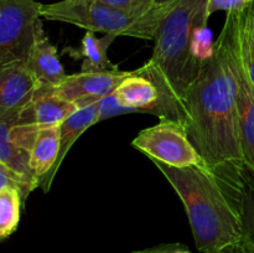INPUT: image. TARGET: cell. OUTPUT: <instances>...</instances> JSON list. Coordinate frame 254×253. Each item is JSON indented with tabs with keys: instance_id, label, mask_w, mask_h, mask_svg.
<instances>
[{
	"instance_id": "obj_24",
	"label": "cell",
	"mask_w": 254,
	"mask_h": 253,
	"mask_svg": "<svg viewBox=\"0 0 254 253\" xmlns=\"http://www.w3.org/2000/svg\"><path fill=\"white\" fill-rule=\"evenodd\" d=\"M179 243H169V245H159V246H154V247L150 248H145V250H140V251H134L131 253H168L170 252L171 250L178 246Z\"/></svg>"
},
{
	"instance_id": "obj_9",
	"label": "cell",
	"mask_w": 254,
	"mask_h": 253,
	"mask_svg": "<svg viewBox=\"0 0 254 253\" xmlns=\"http://www.w3.org/2000/svg\"><path fill=\"white\" fill-rule=\"evenodd\" d=\"M129 74V71L112 69V71L84 72L67 74L64 81L54 92L62 98L72 102L77 107L88 106L103 101L111 96L121 82Z\"/></svg>"
},
{
	"instance_id": "obj_5",
	"label": "cell",
	"mask_w": 254,
	"mask_h": 253,
	"mask_svg": "<svg viewBox=\"0 0 254 253\" xmlns=\"http://www.w3.org/2000/svg\"><path fill=\"white\" fill-rule=\"evenodd\" d=\"M114 101L122 107L123 113L140 112L181 122L186 124L183 103L175 98L155 67L145 62L141 67L129 71L112 93Z\"/></svg>"
},
{
	"instance_id": "obj_12",
	"label": "cell",
	"mask_w": 254,
	"mask_h": 253,
	"mask_svg": "<svg viewBox=\"0 0 254 253\" xmlns=\"http://www.w3.org/2000/svg\"><path fill=\"white\" fill-rule=\"evenodd\" d=\"M78 109L72 102L56 94L52 87H39L29 104L21 108V117L39 128L60 126Z\"/></svg>"
},
{
	"instance_id": "obj_16",
	"label": "cell",
	"mask_w": 254,
	"mask_h": 253,
	"mask_svg": "<svg viewBox=\"0 0 254 253\" xmlns=\"http://www.w3.org/2000/svg\"><path fill=\"white\" fill-rule=\"evenodd\" d=\"M60 148V126L40 128L30 153V169L37 183L50 173L56 163Z\"/></svg>"
},
{
	"instance_id": "obj_21",
	"label": "cell",
	"mask_w": 254,
	"mask_h": 253,
	"mask_svg": "<svg viewBox=\"0 0 254 253\" xmlns=\"http://www.w3.org/2000/svg\"><path fill=\"white\" fill-rule=\"evenodd\" d=\"M98 1L133 15L148 14L158 6L155 0H98Z\"/></svg>"
},
{
	"instance_id": "obj_14",
	"label": "cell",
	"mask_w": 254,
	"mask_h": 253,
	"mask_svg": "<svg viewBox=\"0 0 254 253\" xmlns=\"http://www.w3.org/2000/svg\"><path fill=\"white\" fill-rule=\"evenodd\" d=\"M26 62L0 67V108H22L39 88Z\"/></svg>"
},
{
	"instance_id": "obj_15",
	"label": "cell",
	"mask_w": 254,
	"mask_h": 253,
	"mask_svg": "<svg viewBox=\"0 0 254 253\" xmlns=\"http://www.w3.org/2000/svg\"><path fill=\"white\" fill-rule=\"evenodd\" d=\"M26 66L40 87L59 86L67 76L56 46L51 44L44 31L37 36L26 60Z\"/></svg>"
},
{
	"instance_id": "obj_23",
	"label": "cell",
	"mask_w": 254,
	"mask_h": 253,
	"mask_svg": "<svg viewBox=\"0 0 254 253\" xmlns=\"http://www.w3.org/2000/svg\"><path fill=\"white\" fill-rule=\"evenodd\" d=\"M216 253H254V245H252L250 241L245 238L240 243H236V245L225 248V250Z\"/></svg>"
},
{
	"instance_id": "obj_25",
	"label": "cell",
	"mask_w": 254,
	"mask_h": 253,
	"mask_svg": "<svg viewBox=\"0 0 254 253\" xmlns=\"http://www.w3.org/2000/svg\"><path fill=\"white\" fill-rule=\"evenodd\" d=\"M168 253H190V251H189L188 248L185 247V246H183V245H180V243H179V245L176 246L174 250H171L170 252H168Z\"/></svg>"
},
{
	"instance_id": "obj_6",
	"label": "cell",
	"mask_w": 254,
	"mask_h": 253,
	"mask_svg": "<svg viewBox=\"0 0 254 253\" xmlns=\"http://www.w3.org/2000/svg\"><path fill=\"white\" fill-rule=\"evenodd\" d=\"M40 9L35 0H0V67L26 62L44 31Z\"/></svg>"
},
{
	"instance_id": "obj_7",
	"label": "cell",
	"mask_w": 254,
	"mask_h": 253,
	"mask_svg": "<svg viewBox=\"0 0 254 253\" xmlns=\"http://www.w3.org/2000/svg\"><path fill=\"white\" fill-rule=\"evenodd\" d=\"M131 145L150 160L175 168L207 166L189 139L185 124L173 119L161 118L158 124L139 131Z\"/></svg>"
},
{
	"instance_id": "obj_13",
	"label": "cell",
	"mask_w": 254,
	"mask_h": 253,
	"mask_svg": "<svg viewBox=\"0 0 254 253\" xmlns=\"http://www.w3.org/2000/svg\"><path fill=\"white\" fill-rule=\"evenodd\" d=\"M220 179L235 200L245 238L254 245V169L243 163Z\"/></svg>"
},
{
	"instance_id": "obj_11",
	"label": "cell",
	"mask_w": 254,
	"mask_h": 253,
	"mask_svg": "<svg viewBox=\"0 0 254 253\" xmlns=\"http://www.w3.org/2000/svg\"><path fill=\"white\" fill-rule=\"evenodd\" d=\"M101 121V102L88 104V106L79 107L73 114L68 117L66 121L60 124V148L57 154L56 163L50 173L42 179L39 188H41L45 192L50 190L51 184L61 166L62 161L66 158L67 153L71 150L72 145L78 140L79 136L84 133L93 124Z\"/></svg>"
},
{
	"instance_id": "obj_2",
	"label": "cell",
	"mask_w": 254,
	"mask_h": 253,
	"mask_svg": "<svg viewBox=\"0 0 254 253\" xmlns=\"http://www.w3.org/2000/svg\"><path fill=\"white\" fill-rule=\"evenodd\" d=\"M151 161L183 201L198 252H220L245 240L235 200L212 170Z\"/></svg>"
},
{
	"instance_id": "obj_26",
	"label": "cell",
	"mask_w": 254,
	"mask_h": 253,
	"mask_svg": "<svg viewBox=\"0 0 254 253\" xmlns=\"http://www.w3.org/2000/svg\"><path fill=\"white\" fill-rule=\"evenodd\" d=\"M155 1L158 5H164V4H169V2L176 1V0H155Z\"/></svg>"
},
{
	"instance_id": "obj_19",
	"label": "cell",
	"mask_w": 254,
	"mask_h": 253,
	"mask_svg": "<svg viewBox=\"0 0 254 253\" xmlns=\"http://www.w3.org/2000/svg\"><path fill=\"white\" fill-rule=\"evenodd\" d=\"M22 200V193L17 189L6 188L0 191V238L9 237L16 231Z\"/></svg>"
},
{
	"instance_id": "obj_10",
	"label": "cell",
	"mask_w": 254,
	"mask_h": 253,
	"mask_svg": "<svg viewBox=\"0 0 254 253\" xmlns=\"http://www.w3.org/2000/svg\"><path fill=\"white\" fill-rule=\"evenodd\" d=\"M233 66H235L236 84H237V108L243 161L254 169V86L240 59L237 37H236Z\"/></svg>"
},
{
	"instance_id": "obj_4",
	"label": "cell",
	"mask_w": 254,
	"mask_h": 253,
	"mask_svg": "<svg viewBox=\"0 0 254 253\" xmlns=\"http://www.w3.org/2000/svg\"><path fill=\"white\" fill-rule=\"evenodd\" d=\"M176 1L158 5L148 14L133 15L98 0H61L41 4L40 14L50 21L66 22L87 31L154 40L159 24Z\"/></svg>"
},
{
	"instance_id": "obj_20",
	"label": "cell",
	"mask_w": 254,
	"mask_h": 253,
	"mask_svg": "<svg viewBox=\"0 0 254 253\" xmlns=\"http://www.w3.org/2000/svg\"><path fill=\"white\" fill-rule=\"evenodd\" d=\"M6 188H15L20 190L24 200L32 190H35V186L30 181H27L24 176L17 174L2 161H0V191Z\"/></svg>"
},
{
	"instance_id": "obj_8",
	"label": "cell",
	"mask_w": 254,
	"mask_h": 253,
	"mask_svg": "<svg viewBox=\"0 0 254 253\" xmlns=\"http://www.w3.org/2000/svg\"><path fill=\"white\" fill-rule=\"evenodd\" d=\"M39 129L22 119L21 108H0V161L24 176L35 189L39 183L29 161Z\"/></svg>"
},
{
	"instance_id": "obj_18",
	"label": "cell",
	"mask_w": 254,
	"mask_h": 253,
	"mask_svg": "<svg viewBox=\"0 0 254 253\" xmlns=\"http://www.w3.org/2000/svg\"><path fill=\"white\" fill-rule=\"evenodd\" d=\"M235 11L238 54L254 86V1Z\"/></svg>"
},
{
	"instance_id": "obj_3",
	"label": "cell",
	"mask_w": 254,
	"mask_h": 253,
	"mask_svg": "<svg viewBox=\"0 0 254 253\" xmlns=\"http://www.w3.org/2000/svg\"><path fill=\"white\" fill-rule=\"evenodd\" d=\"M207 5L208 0H178L163 17L153 40L149 62L181 103L205 60L196 46L198 35L207 29Z\"/></svg>"
},
{
	"instance_id": "obj_1",
	"label": "cell",
	"mask_w": 254,
	"mask_h": 253,
	"mask_svg": "<svg viewBox=\"0 0 254 253\" xmlns=\"http://www.w3.org/2000/svg\"><path fill=\"white\" fill-rule=\"evenodd\" d=\"M236 11H228L225 24L203 60L197 77L184 97L188 136L215 174L243 164L233 56Z\"/></svg>"
},
{
	"instance_id": "obj_22",
	"label": "cell",
	"mask_w": 254,
	"mask_h": 253,
	"mask_svg": "<svg viewBox=\"0 0 254 253\" xmlns=\"http://www.w3.org/2000/svg\"><path fill=\"white\" fill-rule=\"evenodd\" d=\"M254 0H208L207 14L208 16L216 11H233L245 7Z\"/></svg>"
},
{
	"instance_id": "obj_17",
	"label": "cell",
	"mask_w": 254,
	"mask_h": 253,
	"mask_svg": "<svg viewBox=\"0 0 254 253\" xmlns=\"http://www.w3.org/2000/svg\"><path fill=\"white\" fill-rule=\"evenodd\" d=\"M116 34H106L102 37H97L96 32L87 31L81 42V50L78 55L83 59L82 71L84 72H99L112 71L118 67L109 60L108 50L114 40Z\"/></svg>"
}]
</instances>
